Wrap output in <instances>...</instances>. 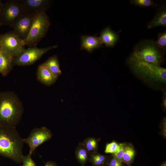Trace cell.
Wrapping results in <instances>:
<instances>
[{"label":"cell","mask_w":166,"mask_h":166,"mask_svg":"<svg viewBox=\"0 0 166 166\" xmlns=\"http://www.w3.org/2000/svg\"><path fill=\"white\" fill-rule=\"evenodd\" d=\"M130 70L137 78L153 88L165 89L166 84V69L146 61L138 56L134 52L128 60Z\"/></svg>","instance_id":"6da1fadb"},{"label":"cell","mask_w":166,"mask_h":166,"mask_svg":"<svg viewBox=\"0 0 166 166\" xmlns=\"http://www.w3.org/2000/svg\"><path fill=\"white\" fill-rule=\"evenodd\" d=\"M23 112L22 102L15 93H0V126L16 128Z\"/></svg>","instance_id":"7a4b0ae2"},{"label":"cell","mask_w":166,"mask_h":166,"mask_svg":"<svg viewBox=\"0 0 166 166\" xmlns=\"http://www.w3.org/2000/svg\"><path fill=\"white\" fill-rule=\"evenodd\" d=\"M24 143L16 128L0 126V155L22 163Z\"/></svg>","instance_id":"3957f363"},{"label":"cell","mask_w":166,"mask_h":166,"mask_svg":"<svg viewBox=\"0 0 166 166\" xmlns=\"http://www.w3.org/2000/svg\"><path fill=\"white\" fill-rule=\"evenodd\" d=\"M50 24L49 17L45 12L35 15L29 34L23 40L25 46H36L38 43L45 36Z\"/></svg>","instance_id":"277c9868"},{"label":"cell","mask_w":166,"mask_h":166,"mask_svg":"<svg viewBox=\"0 0 166 166\" xmlns=\"http://www.w3.org/2000/svg\"><path fill=\"white\" fill-rule=\"evenodd\" d=\"M133 52L141 59L159 66L164 61V53L152 40L141 42L135 46Z\"/></svg>","instance_id":"5b68a950"},{"label":"cell","mask_w":166,"mask_h":166,"mask_svg":"<svg viewBox=\"0 0 166 166\" xmlns=\"http://www.w3.org/2000/svg\"><path fill=\"white\" fill-rule=\"evenodd\" d=\"M25 46L23 40L14 30L0 35L1 49L13 58L25 49Z\"/></svg>","instance_id":"8992f818"},{"label":"cell","mask_w":166,"mask_h":166,"mask_svg":"<svg viewBox=\"0 0 166 166\" xmlns=\"http://www.w3.org/2000/svg\"><path fill=\"white\" fill-rule=\"evenodd\" d=\"M25 13L20 0H10L3 4L0 14L2 25L10 26Z\"/></svg>","instance_id":"52a82bcc"},{"label":"cell","mask_w":166,"mask_h":166,"mask_svg":"<svg viewBox=\"0 0 166 166\" xmlns=\"http://www.w3.org/2000/svg\"><path fill=\"white\" fill-rule=\"evenodd\" d=\"M57 47V45H54L44 48L35 46L25 49L18 55L13 58V65L21 66L31 65L49 51Z\"/></svg>","instance_id":"ba28073f"},{"label":"cell","mask_w":166,"mask_h":166,"mask_svg":"<svg viewBox=\"0 0 166 166\" xmlns=\"http://www.w3.org/2000/svg\"><path fill=\"white\" fill-rule=\"evenodd\" d=\"M52 136V132L46 127H36L31 130L27 138H23V141L29 146V153L32 155L38 147L50 139Z\"/></svg>","instance_id":"9c48e42d"},{"label":"cell","mask_w":166,"mask_h":166,"mask_svg":"<svg viewBox=\"0 0 166 166\" xmlns=\"http://www.w3.org/2000/svg\"><path fill=\"white\" fill-rule=\"evenodd\" d=\"M34 15L25 13L11 26L20 38L23 40L30 30Z\"/></svg>","instance_id":"30bf717a"},{"label":"cell","mask_w":166,"mask_h":166,"mask_svg":"<svg viewBox=\"0 0 166 166\" xmlns=\"http://www.w3.org/2000/svg\"><path fill=\"white\" fill-rule=\"evenodd\" d=\"M25 13L35 15L44 12L49 6L50 1L47 0H21Z\"/></svg>","instance_id":"8fae6325"},{"label":"cell","mask_w":166,"mask_h":166,"mask_svg":"<svg viewBox=\"0 0 166 166\" xmlns=\"http://www.w3.org/2000/svg\"><path fill=\"white\" fill-rule=\"evenodd\" d=\"M81 49L89 53L101 47L103 45L99 37L94 36L83 35L81 37Z\"/></svg>","instance_id":"7c38bea8"},{"label":"cell","mask_w":166,"mask_h":166,"mask_svg":"<svg viewBox=\"0 0 166 166\" xmlns=\"http://www.w3.org/2000/svg\"><path fill=\"white\" fill-rule=\"evenodd\" d=\"M58 77L46 68L40 65L38 66L37 72V79L42 84L50 86L56 81Z\"/></svg>","instance_id":"4fadbf2b"},{"label":"cell","mask_w":166,"mask_h":166,"mask_svg":"<svg viewBox=\"0 0 166 166\" xmlns=\"http://www.w3.org/2000/svg\"><path fill=\"white\" fill-rule=\"evenodd\" d=\"M103 44L105 46L113 47H114L118 41V36L109 27L103 29L100 33L99 37Z\"/></svg>","instance_id":"5bb4252c"},{"label":"cell","mask_w":166,"mask_h":166,"mask_svg":"<svg viewBox=\"0 0 166 166\" xmlns=\"http://www.w3.org/2000/svg\"><path fill=\"white\" fill-rule=\"evenodd\" d=\"M13 58L1 49L0 73L3 76H6L13 69Z\"/></svg>","instance_id":"9a60e30c"},{"label":"cell","mask_w":166,"mask_h":166,"mask_svg":"<svg viewBox=\"0 0 166 166\" xmlns=\"http://www.w3.org/2000/svg\"><path fill=\"white\" fill-rule=\"evenodd\" d=\"M40 65L46 68L57 77L62 73L60 68L59 62L56 55H53L50 57Z\"/></svg>","instance_id":"2e32d148"},{"label":"cell","mask_w":166,"mask_h":166,"mask_svg":"<svg viewBox=\"0 0 166 166\" xmlns=\"http://www.w3.org/2000/svg\"><path fill=\"white\" fill-rule=\"evenodd\" d=\"M166 26V9L165 6H162L156 14L153 19L150 22L147 26L148 29L160 26Z\"/></svg>","instance_id":"e0dca14e"},{"label":"cell","mask_w":166,"mask_h":166,"mask_svg":"<svg viewBox=\"0 0 166 166\" xmlns=\"http://www.w3.org/2000/svg\"><path fill=\"white\" fill-rule=\"evenodd\" d=\"M76 158L81 166H85L89 160L90 153L84 146L81 142L77 145L75 152Z\"/></svg>","instance_id":"ac0fdd59"},{"label":"cell","mask_w":166,"mask_h":166,"mask_svg":"<svg viewBox=\"0 0 166 166\" xmlns=\"http://www.w3.org/2000/svg\"><path fill=\"white\" fill-rule=\"evenodd\" d=\"M135 155V151L133 148L130 145L124 146L122 162L126 164L127 166H130Z\"/></svg>","instance_id":"d6986e66"},{"label":"cell","mask_w":166,"mask_h":166,"mask_svg":"<svg viewBox=\"0 0 166 166\" xmlns=\"http://www.w3.org/2000/svg\"><path fill=\"white\" fill-rule=\"evenodd\" d=\"M107 160L105 156L96 152L90 153L88 161L93 166H99L105 164Z\"/></svg>","instance_id":"ffe728a7"},{"label":"cell","mask_w":166,"mask_h":166,"mask_svg":"<svg viewBox=\"0 0 166 166\" xmlns=\"http://www.w3.org/2000/svg\"><path fill=\"white\" fill-rule=\"evenodd\" d=\"M98 140L93 137L86 138L82 141V144L89 153L96 152L98 147Z\"/></svg>","instance_id":"44dd1931"},{"label":"cell","mask_w":166,"mask_h":166,"mask_svg":"<svg viewBox=\"0 0 166 166\" xmlns=\"http://www.w3.org/2000/svg\"><path fill=\"white\" fill-rule=\"evenodd\" d=\"M155 42L157 48L162 52L164 53L166 49V31L158 34L157 39Z\"/></svg>","instance_id":"7402d4cb"},{"label":"cell","mask_w":166,"mask_h":166,"mask_svg":"<svg viewBox=\"0 0 166 166\" xmlns=\"http://www.w3.org/2000/svg\"><path fill=\"white\" fill-rule=\"evenodd\" d=\"M120 147V144L116 142L113 141L107 144L105 146V152L106 153L113 154L117 152Z\"/></svg>","instance_id":"603a6c76"},{"label":"cell","mask_w":166,"mask_h":166,"mask_svg":"<svg viewBox=\"0 0 166 166\" xmlns=\"http://www.w3.org/2000/svg\"><path fill=\"white\" fill-rule=\"evenodd\" d=\"M130 2L135 6L142 7H150L154 4V2L151 0H132Z\"/></svg>","instance_id":"cb8c5ba5"},{"label":"cell","mask_w":166,"mask_h":166,"mask_svg":"<svg viewBox=\"0 0 166 166\" xmlns=\"http://www.w3.org/2000/svg\"><path fill=\"white\" fill-rule=\"evenodd\" d=\"M22 166H37L31 158V155L29 153L26 156H22Z\"/></svg>","instance_id":"d4e9b609"},{"label":"cell","mask_w":166,"mask_h":166,"mask_svg":"<svg viewBox=\"0 0 166 166\" xmlns=\"http://www.w3.org/2000/svg\"><path fill=\"white\" fill-rule=\"evenodd\" d=\"M124 145L123 144H120V147L118 151L112 154L113 157L121 163L122 162V158L124 153Z\"/></svg>","instance_id":"484cf974"},{"label":"cell","mask_w":166,"mask_h":166,"mask_svg":"<svg viewBox=\"0 0 166 166\" xmlns=\"http://www.w3.org/2000/svg\"><path fill=\"white\" fill-rule=\"evenodd\" d=\"M122 163H121L117 160L116 159L114 158L113 157L112 158L110 159L109 160H108L106 162V166H123Z\"/></svg>","instance_id":"4316f807"},{"label":"cell","mask_w":166,"mask_h":166,"mask_svg":"<svg viewBox=\"0 0 166 166\" xmlns=\"http://www.w3.org/2000/svg\"><path fill=\"white\" fill-rule=\"evenodd\" d=\"M44 166H57L56 164L54 162L49 161L47 162Z\"/></svg>","instance_id":"83f0119b"},{"label":"cell","mask_w":166,"mask_h":166,"mask_svg":"<svg viewBox=\"0 0 166 166\" xmlns=\"http://www.w3.org/2000/svg\"><path fill=\"white\" fill-rule=\"evenodd\" d=\"M3 3H2L1 1L0 0V14L1 12V11L2 9Z\"/></svg>","instance_id":"f1b7e54d"},{"label":"cell","mask_w":166,"mask_h":166,"mask_svg":"<svg viewBox=\"0 0 166 166\" xmlns=\"http://www.w3.org/2000/svg\"><path fill=\"white\" fill-rule=\"evenodd\" d=\"M99 166H106L105 164H104V165H103Z\"/></svg>","instance_id":"f546056e"},{"label":"cell","mask_w":166,"mask_h":166,"mask_svg":"<svg viewBox=\"0 0 166 166\" xmlns=\"http://www.w3.org/2000/svg\"><path fill=\"white\" fill-rule=\"evenodd\" d=\"M2 25V24L1 23V22H0V26Z\"/></svg>","instance_id":"4dcf8cb0"},{"label":"cell","mask_w":166,"mask_h":166,"mask_svg":"<svg viewBox=\"0 0 166 166\" xmlns=\"http://www.w3.org/2000/svg\"><path fill=\"white\" fill-rule=\"evenodd\" d=\"M1 49L0 47V51Z\"/></svg>","instance_id":"1f68e13d"}]
</instances>
